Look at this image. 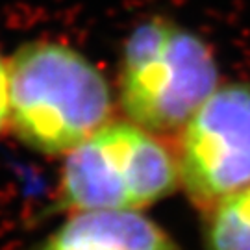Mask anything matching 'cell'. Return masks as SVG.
<instances>
[{
	"mask_svg": "<svg viewBox=\"0 0 250 250\" xmlns=\"http://www.w3.org/2000/svg\"><path fill=\"white\" fill-rule=\"evenodd\" d=\"M8 69L9 126L28 148L67 156L109 123V83L76 48L56 41L26 43Z\"/></svg>",
	"mask_w": 250,
	"mask_h": 250,
	"instance_id": "obj_1",
	"label": "cell"
},
{
	"mask_svg": "<svg viewBox=\"0 0 250 250\" xmlns=\"http://www.w3.org/2000/svg\"><path fill=\"white\" fill-rule=\"evenodd\" d=\"M217 83L219 67L211 48L169 19L145 21L126 41L119 102L130 123L152 134L182 132Z\"/></svg>",
	"mask_w": 250,
	"mask_h": 250,
	"instance_id": "obj_2",
	"label": "cell"
},
{
	"mask_svg": "<svg viewBox=\"0 0 250 250\" xmlns=\"http://www.w3.org/2000/svg\"><path fill=\"white\" fill-rule=\"evenodd\" d=\"M180 186L176 154L134 123L115 121L67 154L60 202L78 211H137Z\"/></svg>",
	"mask_w": 250,
	"mask_h": 250,
	"instance_id": "obj_3",
	"label": "cell"
},
{
	"mask_svg": "<svg viewBox=\"0 0 250 250\" xmlns=\"http://www.w3.org/2000/svg\"><path fill=\"white\" fill-rule=\"evenodd\" d=\"M180 186L208 211L250 186V83L217 87L182 128Z\"/></svg>",
	"mask_w": 250,
	"mask_h": 250,
	"instance_id": "obj_4",
	"label": "cell"
},
{
	"mask_svg": "<svg viewBox=\"0 0 250 250\" xmlns=\"http://www.w3.org/2000/svg\"><path fill=\"white\" fill-rule=\"evenodd\" d=\"M41 250H180L163 228L137 211H78Z\"/></svg>",
	"mask_w": 250,
	"mask_h": 250,
	"instance_id": "obj_5",
	"label": "cell"
},
{
	"mask_svg": "<svg viewBox=\"0 0 250 250\" xmlns=\"http://www.w3.org/2000/svg\"><path fill=\"white\" fill-rule=\"evenodd\" d=\"M206 250H250V186L206 211Z\"/></svg>",
	"mask_w": 250,
	"mask_h": 250,
	"instance_id": "obj_6",
	"label": "cell"
},
{
	"mask_svg": "<svg viewBox=\"0 0 250 250\" xmlns=\"http://www.w3.org/2000/svg\"><path fill=\"white\" fill-rule=\"evenodd\" d=\"M9 126V69L0 56V134Z\"/></svg>",
	"mask_w": 250,
	"mask_h": 250,
	"instance_id": "obj_7",
	"label": "cell"
}]
</instances>
